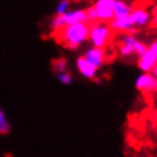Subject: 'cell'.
I'll list each match as a JSON object with an SVG mask.
<instances>
[{
    "label": "cell",
    "mask_w": 157,
    "mask_h": 157,
    "mask_svg": "<svg viewBox=\"0 0 157 157\" xmlns=\"http://www.w3.org/2000/svg\"><path fill=\"white\" fill-rule=\"evenodd\" d=\"M76 65H77L78 72L83 75L84 77H87V78H93V77L96 76L97 69H99L95 64H92V63L89 61L85 56L78 57L77 61H76Z\"/></svg>",
    "instance_id": "10"
},
{
    "label": "cell",
    "mask_w": 157,
    "mask_h": 157,
    "mask_svg": "<svg viewBox=\"0 0 157 157\" xmlns=\"http://www.w3.org/2000/svg\"><path fill=\"white\" fill-rule=\"evenodd\" d=\"M152 73H153V75H155V76L157 77V64H156V67H155V68H153V71H152Z\"/></svg>",
    "instance_id": "19"
},
{
    "label": "cell",
    "mask_w": 157,
    "mask_h": 157,
    "mask_svg": "<svg viewBox=\"0 0 157 157\" xmlns=\"http://www.w3.org/2000/svg\"><path fill=\"white\" fill-rule=\"evenodd\" d=\"M136 88L143 93H151L157 89V77L152 72H144L136 78Z\"/></svg>",
    "instance_id": "6"
},
{
    "label": "cell",
    "mask_w": 157,
    "mask_h": 157,
    "mask_svg": "<svg viewBox=\"0 0 157 157\" xmlns=\"http://www.w3.org/2000/svg\"><path fill=\"white\" fill-rule=\"evenodd\" d=\"M157 64V51L148 47L147 52L139 57V68L143 72H152Z\"/></svg>",
    "instance_id": "7"
},
{
    "label": "cell",
    "mask_w": 157,
    "mask_h": 157,
    "mask_svg": "<svg viewBox=\"0 0 157 157\" xmlns=\"http://www.w3.org/2000/svg\"><path fill=\"white\" fill-rule=\"evenodd\" d=\"M69 8V0H61L60 3H59L57 8H56V13L57 15H63L67 11H68Z\"/></svg>",
    "instance_id": "15"
},
{
    "label": "cell",
    "mask_w": 157,
    "mask_h": 157,
    "mask_svg": "<svg viewBox=\"0 0 157 157\" xmlns=\"http://www.w3.org/2000/svg\"><path fill=\"white\" fill-rule=\"evenodd\" d=\"M81 21H88L87 11L77 10V11H72V12H65L63 15H56V17H53L51 25H52L53 31H57L68 24H75V23H81Z\"/></svg>",
    "instance_id": "3"
},
{
    "label": "cell",
    "mask_w": 157,
    "mask_h": 157,
    "mask_svg": "<svg viewBox=\"0 0 157 157\" xmlns=\"http://www.w3.org/2000/svg\"><path fill=\"white\" fill-rule=\"evenodd\" d=\"M10 132V123L7 120V116L4 115V112H0V133L2 135H6V133Z\"/></svg>",
    "instance_id": "14"
},
{
    "label": "cell",
    "mask_w": 157,
    "mask_h": 157,
    "mask_svg": "<svg viewBox=\"0 0 157 157\" xmlns=\"http://www.w3.org/2000/svg\"><path fill=\"white\" fill-rule=\"evenodd\" d=\"M131 19L133 21V25L135 28H139V27H144L147 25L149 20H151V15L145 8V4L144 6H136L133 7L132 12H131Z\"/></svg>",
    "instance_id": "8"
},
{
    "label": "cell",
    "mask_w": 157,
    "mask_h": 157,
    "mask_svg": "<svg viewBox=\"0 0 157 157\" xmlns=\"http://www.w3.org/2000/svg\"><path fill=\"white\" fill-rule=\"evenodd\" d=\"M95 8L99 21L109 23L115 17V0H97Z\"/></svg>",
    "instance_id": "4"
},
{
    "label": "cell",
    "mask_w": 157,
    "mask_h": 157,
    "mask_svg": "<svg viewBox=\"0 0 157 157\" xmlns=\"http://www.w3.org/2000/svg\"><path fill=\"white\" fill-rule=\"evenodd\" d=\"M89 32H91V23L81 21L75 23V24H68L57 31H53V35L57 43H60L67 48L75 49L88 40Z\"/></svg>",
    "instance_id": "1"
},
{
    "label": "cell",
    "mask_w": 157,
    "mask_h": 157,
    "mask_svg": "<svg viewBox=\"0 0 157 157\" xmlns=\"http://www.w3.org/2000/svg\"><path fill=\"white\" fill-rule=\"evenodd\" d=\"M85 57L88 59L92 64H95L97 68H100L101 65L105 63V59H107V53H105L104 48H100V47H93V48L88 49L84 55Z\"/></svg>",
    "instance_id": "11"
},
{
    "label": "cell",
    "mask_w": 157,
    "mask_h": 157,
    "mask_svg": "<svg viewBox=\"0 0 157 157\" xmlns=\"http://www.w3.org/2000/svg\"><path fill=\"white\" fill-rule=\"evenodd\" d=\"M140 40H137L135 35L129 32L124 35L119 44V52L123 57H131L133 55H137V47H139Z\"/></svg>",
    "instance_id": "5"
},
{
    "label": "cell",
    "mask_w": 157,
    "mask_h": 157,
    "mask_svg": "<svg viewBox=\"0 0 157 157\" xmlns=\"http://www.w3.org/2000/svg\"><path fill=\"white\" fill-rule=\"evenodd\" d=\"M109 25H111L112 29L116 31V32L129 33V32H133V29H135L131 15H128V16H121V17H113V20L109 21Z\"/></svg>",
    "instance_id": "9"
},
{
    "label": "cell",
    "mask_w": 157,
    "mask_h": 157,
    "mask_svg": "<svg viewBox=\"0 0 157 157\" xmlns=\"http://www.w3.org/2000/svg\"><path fill=\"white\" fill-rule=\"evenodd\" d=\"M152 25L157 28V6L155 7V11H153V17H152Z\"/></svg>",
    "instance_id": "17"
},
{
    "label": "cell",
    "mask_w": 157,
    "mask_h": 157,
    "mask_svg": "<svg viewBox=\"0 0 157 157\" xmlns=\"http://www.w3.org/2000/svg\"><path fill=\"white\" fill-rule=\"evenodd\" d=\"M151 47H152L153 49H156V51H157V39H156V40H153V43L151 44Z\"/></svg>",
    "instance_id": "18"
},
{
    "label": "cell",
    "mask_w": 157,
    "mask_h": 157,
    "mask_svg": "<svg viewBox=\"0 0 157 157\" xmlns=\"http://www.w3.org/2000/svg\"><path fill=\"white\" fill-rule=\"evenodd\" d=\"M57 78L61 81L63 84H65V85H68L72 83V76H71L69 73H67V72H63V73H59V76Z\"/></svg>",
    "instance_id": "16"
},
{
    "label": "cell",
    "mask_w": 157,
    "mask_h": 157,
    "mask_svg": "<svg viewBox=\"0 0 157 157\" xmlns=\"http://www.w3.org/2000/svg\"><path fill=\"white\" fill-rule=\"evenodd\" d=\"M113 39V29L109 24L104 21H96L91 24V32H89V40L92 41L93 47L105 48Z\"/></svg>",
    "instance_id": "2"
},
{
    "label": "cell",
    "mask_w": 157,
    "mask_h": 157,
    "mask_svg": "<svg viewBox=\"0 0 157 157\" xmlns=\"http://www.w3.org/2000/svg\"><path fill=\"white\" fill-rule=\"evenodd\" d=\"M132 12V7L127 4L124 0H115V17L128 16Z\"/></svg>",
    "instance_id": "12"
},
{
    "label": "cell",
    "mask_w": 157,
    "mask_h": 157,
    "mask_svg": "<svg viewBox=\"0 0 157 157\" xmlns=\"http://www.w3.org/2000/svg\"><path fill=\"white\" fill-rule=\"evenodd\" d=\"M53 69L56 71L57 73H63V72H67V60L65 59H56L53 61Z\"/></svg>",
    "instance_id": "13"
}]
</instances>
